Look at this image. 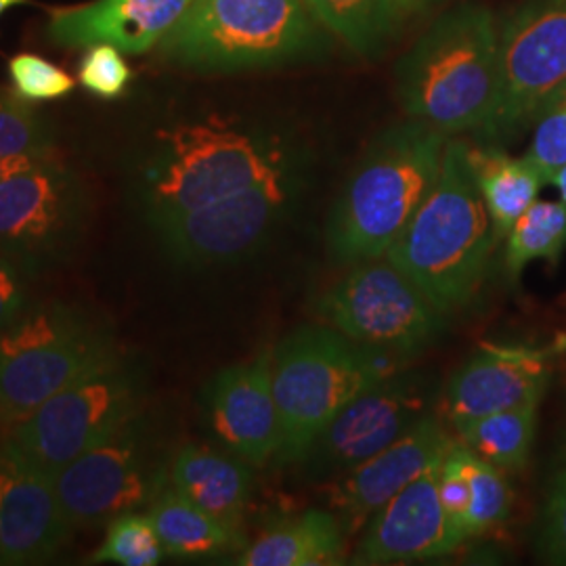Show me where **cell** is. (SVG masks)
Returning <instances> with one entry per match:
<instances>
[{"instance_id":"83f0119b","label":"cell","mask_w":566,"mask_h":566,"mask_svg":"<svg viewBox=\"0 0 566 566\" xmlns=\"http://www.w3.org/2000/svg\"><path fill=\"white\" fill-rule=\"evenodd\" d=\"M458 455L470 485V510L465 521L468 539L506 525L512 512V489L507 485L506 474L474 455L460 441Z\"/></svg>"},{"instance_id":"603a6c76","label":"cell","mask_w":566,"mask_h":566,"mask_svg":"<svg viewBox=\"0 0 566 566\" xmlns=\"http://www.w3.org/2000/svg\"><path fill=\"white\" fill-rule=\"evenodd\" d=\"M465 158L491 217L495 238L502 242L526 208L537 200L546 179L526 156L512 158L500 147L468 143Z\"/></svg>"},{"instance_id":"f35d334b","label":"cell","mask_w":566,"mask_h":566,"mask_svg":"<svg viewBox=\"0 0 566 566\" xmlns=\"http://www.w3.org/2000/svg\"><path fill=\"white\" fill-rule=\"evenodd\" d=\"M552 185L558 187V191H560V196H563V202L566 203V164L558 170V175L554 177Z\"/></svg>"},{"instance_id":"d6986e66","label":"cell","mask_w":566,"mask_h":566,"mask_svg":"<svg viewBox=\"0 0 566 566\" xmlns=\"http://www.w3.org/2000/svg\"><path fill=\"white\" fill-rule=\"evenodd\" d=\"M549 350L485 344L449 380L446 418L455 428L489 413L539 405L549 385Z\"/></svg>"},{"instance_id":"8d00e7d4","label":"cell","mask_w":566,"mask_h":566,"mask_svg":"<svg viewBox=\"0 0 566 566\" xmlns=\"http://www.w3.org/2000/svg\"><path fill=\"white\" fill-rule=\"evenodd\" d=\"M42 156H13V158H2L0 156V185L7 181L9 177H13L15 172H20L23 168H28L34 160H39Z\"/></svg>"},{"instance_id":"ffe728a7","label":"cell","mask_w":566,"mask_h":566,"mask_svg":"<svg viewBox=\"0 0 566 566\" xmlns=\"http://www.w3.org/2000/svg\"><path fill=\"white\" fill-rule=\"evenodd\" d=\"M193 0H95L53 11L46 36L60 46L112 44L143 55L160 44Z\"/></svg>"},{"instance_id":"484cf974","label":"cell","mask_w":566,"mask_h":566,"mask_svg":"<svg viewBox=\"0 0 566 566\" xmlns=\"http://www.w3.org/2000/svg\"><path fill=\"white\" fill-rule=\"evenodd\" d=\"M566 250V203L535 200L506 235V273L516 280L533 261L556 266Z\"/></svg>"},{"instance_id":"4dcf8cb0","label":"cell","mask_w":566,"mask_h":566,"mask_svg":"<svg viewBox=\"0 0 566 566\" xmlns=\"http://www.w3.org/2000/svg\"><path fill=\"white\" fill-rule=\"evenodd\" d=\"M9 78L15 95L30 103L55 102L76 86L74 78L55 63L28 53L9 61Z\"/></svg>"},{"instance_id":"7a4b0ae2","label":"cell","mask_w":566,"mask_h":566,"mask_svg":"<svg viewBox=\"0 0 566 566\" xmlns=\"http://www.w3.org/2000/svg\"><path fill=\"white\" fill-rule=\"evenodd\" d=\"M446 145V133L413 118L374 139L327 223L336 263L353 264L390 250L437 181Z\"/></svg>"},{"instance_id":"e0dca14e","label":"cell","mask_w":566,"mask_h":566,"mask_svg":"<svg viewBox=\"0 0 566 566\" xmlns=\"http://www.w3.org/2000/svg\"><path fill=\"white\" fill-rule=\"evenodd\" d=\"M439 465L371 516L353 554L355 565L420 563L447 556L464 544V533L453 525L439 497Z\"/></svg>"},{"instance_id":"277c9868","label":"cell","mask_w":566,"mask_h":566,"mask_svg":"<svg viewBox=\"0 0 566 566\" xmlns=\"http://www.w3.org/2000/svg\"><path fill=\"white\" fill-rule=\"evenodd\" d=\"M497 82V21L479 4L441 15L397 65V91L409 118L446 135L485 128Z\"/></svg>"},{"instance_id":"52a82bcc","label":"cell","mask_w":566,"mask_h":566,"mask_svg":"<svg viewBox=\"0 0 566 566\" xmlns=\"http://www.w3.org/2000/svg\"><path fill=\"white\" fill-rule=\"evenodd\" d=\"M378 348L353 343L327 325L303 327L273 348L271 382L280 413L277 460L301 462L313 439L365 388L390 378Z\"/></svg>"},{"instance_id":"4fadbf2b","label":"cell","mask_w":566,"mask_h":566,"mask_svg":"<svg viewBox=\"0 0 566 566\" xmlns=\"http://www.w3.org/2000/svg\"><path fill=\"white\" fill-rule=\"evenodd\" d=\"M65 518L74 528L107 526L118 516L149 507L166 486L151 464L139 413L116 428L53 476Z\"/></svg>"},{"instance_id":"9a60e30c","label":"cell","mask_w":566,"mask_h":566,"mask_svg":"<svg viewBox=\"0 0 566 566\" xmlns=\"http://www.w3.org/2000/svg\"><path fill=\"white\" fill-rule=\"evenodd\" d=\"M72 531L53 479L4 439L0 443V565L49 563L67 544Z\"/></svg>"},{"instance_id":"4316f807","label":"cell","mask_w":566,"mask_h":566,"mask_svg":"<svg viewBox=\"0 0 566 566\" xmlns=\"http://www.w3.org/2000/svg\"><path fill=\"white\" fill-rule=\"evenodd\" d=\"M327 32L357 53H371L401 21L395 0H308Z\"/></svg>"},{"instance_id":"ab89813d","label":"cell","mask_w":566,"mask_h":566,"mask_svg":"<svg viewBox=\"0 0 566 566\" xmlns=\"http://www.w3.org/2000/svg\"><path fill=\"white\" fill-rule=\"evenodd\" d=\"M549 353H558V355H566V334H560V336H556V340H554V344H552Z\"/></svg>"},{"instance_id":"7402d4cb","label":"cell","mask_w":566,"mask_h":566,"mask_svg":"<svg viewBox=\"0 0 566 566\" xmlns=\"http://www.w3.org/2000/svg\"><path fill=\"white\" fill-rule=\"evenodd\" d=\"M344 533L332 510H308L266 526L235 558L242 566H322L343 563Z\"/></svg>"},{"instance_id":"5bb4252c","label":"cell","mask_w":566,"mask_h":566,"mask_svg":"<svg viewBox=\"0 0 566 566\" xmlns=\"http://www.w3.org/2000/svg\"><path fill=\"white\" fill-rule=\"evenodd\" d=\"M432 416L422 386L385 378L364 392L322 428L303 460L319 479H338L392 446L407 430Z\"/></svg>"},{"instance_id":"ac0fdd59","label":"cell","mask_w":566,"mask_h":566,"mask_svg":"<svg viewBox=\"0 0 566 566\" xmlns=\"http://www.w3.org/2000/svg\"><path fill=\"white\" fill-rule=\"evenodd\" d=\"M273 348L223 369L206 388V418L214 437L243 462L263 465L277 458L280 413L271 382Z\"/></svg>"},{"instance_id":"f546056e","label":"cell","mask_w":566,"mask_h":566,"mask_svg":"<svg viewBox=\"0 0 566 566\" xmlns=\"http://www.w3.org/2000/svg\"><path fill=\"white\" fill-rule=\"evenodd\" d=\"M51 147L49 124L21 97L0 91V156H49Z\"/></svg>"},{"instance_id":"e575fe53","label":"cell","mask_w":566,"mask_h":566,"mask_svg":"<svg viewBox=\"0 0 566 566\" xmlns=\"http://www.w3.org/2000/svg\"><path fill=\"white\" fill-rule=\"evenodd\" d=\"M439 497L453 525L458 526L468 539L465 521L470 510V485L458 455V441L447 451L443 462L439 465Z\"/></svg>"},{"instance_id":"1f68e13d","label":"cell","mask_w":566,"mask_h":566,"mask_svg":"<svg viewBox=\"0 0 566 566\" xmlns=\"http://www.w3.org/2000/svg\"><path fill=\"white\" fill-rule=\"evenodd\" d=\"M526 158L544 175L546 182L554 181L566 164V99H549L535 118L533 142Z\"/></svg>"},{"instance_id":"7c38bea8","label":"cell","mask_w":566,"mask_h":566,"mask_svg":"<svg viewBox=\"0 0 566 566\" xmlns=\"http://www.w3.org/2000/svg\"><path fill=\"white\" fill-rule=\"evenodd\" d=\"M301 168L254 182L202 208L151 221V227L177 263L238 261L261 248L285 219L303 187Z\"/></svg>"},{"instance_id":"836d02e7","label":"cell","mask_w":566,"mask_h":566,"mask_svg":"<svg viewBox=\"0 0 566 566\" xmlns=\"http://www.w3.org/2000/svg\"><path fill=\"white\" fill-rule=\"evenodd\" d=\"M539 546L547 560L566 565V447L547 486Z\"/></svg>"},{"instance_id":"cb8c5ba5","label":"cell","mask_w":566,"mask_h":566,"mask_svg":"<svg viewBox=\"0 0 566 566\" xmlns=\"http://www.w3.org/2000/svg\"><path fill=\"white\" fill-rule=\"evenodd\" d=\"M149 518L160 537L164 554L175 558L221 556L242 546V533L238 528L224 525L172 485L164 486L154 497Z\"/></svg>"},{"instance_id":"74e56055","label":"cell","mask_w":566,"mask_h":566,"mask_svg":"<svg viewBox=\"0 0 566 566\" xmlns=\"http://www.w3.org/2000/svg\"><path fill=\"white\" fill-rule=\"evenodd\" d=\"M432 2L434 0H395V7H397L399 18L403 20V18H409V15L418 13V11H424Z\"/></svg>"},{"instance_id":"6da1fadb","label":"cell","mask_w":566,"mask_h":566,"mask_svg":"<svg viewBox=\"0 0 566 566\" xmlns=\"http://www.w3.org/2000/svg\"><path fill=\"white\" fill-rule=\"evenodd\" d=\"M292 168H301V158L287 137L252 122L210 116L156 133L139 168L137 193L151 223Z\"/></svg>"},{"instance_id":"60d3db41","label":"cell","mask_w":566,"mask_h":566,"mask_svg":"<svg viewBox=\"0 0 566 566\" xmlns=\"http://www.w3.org/2000/svg\"><path fill=\"white\" fill-rule=\"evenodd\" d=\"M28 0H0V15L7 11V9H11V7H20V4H25Z\"/></svg>"},{"instance_id":"3957f363","label":"cell","mask_w":566,"mask_h":566,"mask_svg":"<svg viewBox=\"0 0 566 566\" xmlns=\"http://www.w3.org/2000/svg\"><path fill=\"white\" fill-rule=\"evenodd\" d=\"M462 139H447L439 177L386 256L441 311L470 303L497 243Z\"/></svg>"},{"instance_id":"8992f818","label":"cell","mask_w":566,"mask_h":566,"mask_svg":"<svg viewBox=\"0 0 566 566\" xmlns=\"http://www.w3.org/2000/svg\"><path fill=\"white\" fill-rule=\"evenodd\" d=\"M120 355L114 334L78 306L30 304L0 332V426L20 424L63 388Z\"/></svg>"},{"instance_id":"ba28073f","label":"cell","mask_w":566,"mask_h":566,"mask_svg":"<svg viewBox=\"0 0 566 566\" xmlns=\"http://www.w3.org/2000/svg\"><path fill=\"white\" fill-rule=\"evenodd\" d=\"M143 376L128 357L99 367L9 428L7 441L51 479L139 413Z\"/></svg>"},{"instance_id":"9c48e42d","label":"cell","mask_w":566,"mask_h":566,"mask_svg":"<svg viewBox=\"0 0 566 566\" xmlns=\"http://www.w3.org/2000/svg\"><path fill=\"white\" fill-rule=\"evenodd\" d=\"M348 266L343 277L325 290L315 311L324 325L353 343L413 353L446 324V311L386 254Z\"/></svg>"},{"instance_id":"8fae6325","label":"cell","mask_w":566,"mask_h":566,"mask_svg":"<svg viewBox=\"0 0 566 566\" xmlns=\"http://www.w3.org/2000/svg\"><path fill=\"white\" fill-rule=\"evenodd\" d=\"M86 217L88 196L76 172L42 156L0 185V252L36 277L72 256Z\"/></svg>"},{"instance_id":"f1b7e54d","label":"cell","mask_w":566,"mask_h":566,"mask_svg":"<svg viewBox=\"0 0 566 566\" xmlns=\"http://www.w3.org/2000/svg\"><path fill=\"white\" fill-rule=\"evenodd\" d=\"M164 558L160 537L149 514H124L107 525L103 546L93 554V563L122 566H156Z\"/></svg>"},{"instance_id":"d6a6232c","label":"cell","mask_w":566,"mask_h":566,"mask_svg":"<svg viewBox=\"0 0 566 566\" xmlns=\"http://www.w3.org/2000/svg\"><path fill=\"white\" fill-rule=\"evenodd\" d=\"M133 72L122 57L120 49L112 44H93L84 53L78 67V81L95 97L114 102L130 84Z\"/></svg>"},{"instance_id":"d4e9b609","label":"cell","mask_w":566,"mask_h":566,"mask_svg":"<svg viewBox=\"0 0 566 566\" xmlns=\"http://www.w3.org/2000/svg\"><path fill=\"white\" fill-rule=\"evenodd\" d=\"M537 407L526 405L455 426L458 441L504 474L525 470L537 428Z\"/></svg>"},{"instance_id":"44dd1931","label":"cell","mask_w":566,"mask_h":566,"mask_svg":"<svg viewBox=\"0 0 566 566\" xmlns=\"http://www.w3.org/2000/svg\"><path fill=\"white\" fill-rule=\"evenodd\" d=\"M170 485L231 528L242 526L252 495L250 464L210 447L185 446L170 465Z\"/></svg>"},{"instance_id":"d590c367","label":"cell","mask_w":566,"mask_h":566,"mask_svg":"<svg viewBox=\"0 0 566 566\" xmlns=\"http://www.w3.org/2000/svg\"><path fill=\"white\" fill-rule=\"evenodd\" d=\"M32 275L0 252V332L13 324L30 306Z\"/></svg>"},{"instance_id":"2e32d148","label":"cell","mask_w":566,"mask_h":566,"mask_svg":"<svg viewBox=\"0 0 566 566\" xmlns=\"http://www.w3.org/2000/svg\"><path fill=\"white\" fill-rule=\"evenodd\" d=\"M453 443L446 424L428 416L392 446L329 481V506L344 533L353 535L364 528L405 486L441 464Z\"/></svg>"},{"instance_id":"5b68a950","label":"cell","mask_w":566,"mask_h":566,"mask_svg":"<svg viewBox=\"0 0 566 566\" xmlns=\"http://www.w3.org/2000/svg\"><path fill=\"white\" fill-rule=\"evenodd\" d=\"M325 30L308 0H193L158 46L185 67L240 72L306 60Z\"/></svg>"},{"instance_id":"b9f144b4","label":"cell","mask_w":566,"mask_h":566,"mask_svg":"<svg viewBox=\"0 0 566 566\" xmlns=\"http://www.w3.org/2000/svg\"><path fill=\"white\" fill-rule=\"evenodd\" d=\"M549 99H566V84H563ZM549 99H547V102H549ZM544 105H546V103H544Z\"/></svg>"},{"instance_id":"30bf717a","label":"cell","mask_w":566,"mask_h":566,"mask_svg":"<svg viewBox=\"0 0 566 566\" xmlns=\"http://www.w3.org/2000/svg\"><path fill=\"white\" fill-rule=\"evenodd\" d=\"M497 102L481 135L512 142L566 84V0H525L497 23Z\"/></svg>"}]
</instances>
